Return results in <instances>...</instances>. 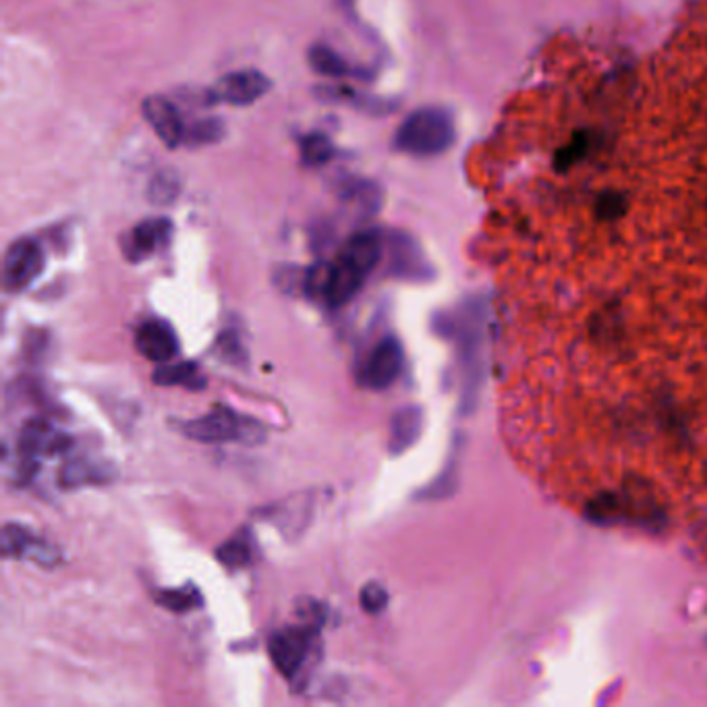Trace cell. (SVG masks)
<instances>
[{
    "mask_svg": "<svg viewBox=\"0 0 707 707\" xmlns=\"http://www.w3.org/2000/svg\"><path fill=\"white\" fill-rule=\"evenodd\" d=\"M175 196H177V182L173 181L168 175H164L162 179L152 185V198L158 203H170Z\"/></svg>",
    "mask_w": 707,
    "mask_h": 707,
    "instance_id": "23",
    "label": "cell"
},
{
    "mask_svg": "<svg viewBox=\"0 0 707 707\" xmlns=\"http://www.w3.org/2000/svg\"><path fill=\"white\" fill-rule=\"evenodd\" d=\"M156 602L170 612H189L202 606V593L193 586L177 587V589H161L156 593Z\"/></svg>",
    "mask_w": 707,
    "mask_h": 707,
    "instance_id": "17",
    "label": "cell"
},
{
    "mask_svg": "<svg viewBox=\"0 0 707 707\" xmlns=\"http://www.w3.org/2000/svg\"><path fill=\"white\" fill-rule=\"evenodd\" d=\"M46 266L44 247L36 239H20L7 249L2 263V284L7 293H21L40 279Z\"/></svg>",
    "mask_w": 707,
    "mask_h": 707,
    "instance_id": "6",
    "label": "cell"
},
{
    "mask_svg": "<svg viewBox=\"0 0 707 707\" xmlns=\"http://www.w3.org/2000/svg\"><path fill=\"white\" fill-rule=\"evenodd\" d=\"M17 446L23 459L20 478L23 482H30L32 478H36L42 459L64 452L71 446V438L48 420L34 417L21 427Z\"/></svg>",
    "mask_w": 707,
    "mask_h": 707,
    "instance_id": "4",
    "label": "cell"
},
{
    "mask_svg": "<svg viewBox=\"0 0 707 707\" xmlns=\"http://www.w3.org/2000/svg\"><path fill=\"white\" fill-rule=\"evenodd\" d=\"M143 117L152 125L162 143L177 148L185 140L181 113L164 96H150L143 101Z\"/></svg>",
    "mask_w": 707,
    "mask_h": 707,
    "instance_id": "12",
    "label": "cell"
},
{
    "mask_svg": "<svg viewBox=\"0 0 707 707\" xmlns=\"http://www.w3.org/2000/svg\"><path fill=\"white\" fill-rule=\"evenodd\" d=\"M170 231L173 226L166 219H152L135 224L122 239V251L131 262H142L168 243Z\"/></svg>",
    "mask_w": 707,
    "mask_h": 707,
    "instance_id": "11",
    "label": "cell"
},
{
    "mask_svg": "<svg viewBox=\"0 0 707 707\" xmlns=\"http://www.w3.org/2000/svg\"><path fill=\"white\" fill-rule=\"evenodd\" d=\"M320 625L322 623H318V621H309L307 625L286 627L270 637L268 653H270L272 664L283 676L293 679L302 670Z\"/></svg>",
    "mask_w": 707,
    "mask_h": 707,
    "instance_id": "5",
    "label": "cell"
},
{
    "mask_svg": "<svg viewBox=\"0 0 707 707\" xmlns=\"http://www.w3.org/2000/svg\"><path fill=\"white\" fill-rule=\"evenodd\" d=\"M360 604H362L364 612H367V614H380V612H385L386 606H388V591H386V587L380 586V584H367L362 589Z\"/></svg>",
    "mask_w": 707,
    "mask_h": 707,
    "instance_id": "22",
    "label": "cell"
},
{
    "mask_svg": "<svg viewBox=\"0 0 707 707\" xmlns=\"http://www.w3.org/2000/svg\"><path fill=\"white\" fill-rule=\"evenodd\" d=\"M424 432V411L415 404L399 409L390 420V436L388 450L390 455H403L411 446L420 440Z\"/></svg>",
    "mask_w": 707,
    "mask_h": 707,
    "instance_id": "13",
    "label": "cell"
},
{
    "mask_svg": "<svg viewBox=\"0 0 707 707\" xmlns=\"http://www.w3.org/2000/svg\"><path fill=\"white\" fill-rule=\"evenodd\" d=\"M179 432L182 436L203 445H219V443L260 445L266 438V429L260 422L245 417L224 404L214 406L210 413H205L198 420L181 422Z\"/></svg>",
    "mask_w": 707,
    "mask_h": 707,
    "instance_id": "3",
    "label": "cell"
},
{
    "mask_svg": "<svg viewBox=\"0 0 707 707\" xmlns=\"http://www.w3.org/2000/svg\"><path fill=\"white\" fill-rule=\"evenodd\" d=\"M216 556L228 568H243L251 563V544L247 538L235 535L216 550Z\"/></svg>",
    "mask_w": 707,
    "mask_h": 707,
    "instance_id": "19",
    "label": "cell"
},
{
    "mask_svg": "<svg viewBox=\"0 0 707 707\" xmlns=\"http://www.w3.org/2000/svg\"><path fill=\"white\" fill-rule=\"evenodd\" d=\"M219 346H221V351H223L224 357H228L231 362H239V360H241V344H239L237 337H235L233 332L223 334V337L219 339Z\"/></svg>",
    "mask_w": 707,
    "mask_h": 707,
    "instance_id": "24",
    "label": "cell"
},
{
    "mask_svg": "<svg viewBox=\"0 0 707 707\" xmlns=\"http://www.w3.org/2000/svg\"><path fill=\"white\" fill-rule=\"evenodd\" d=\"M403 369V346L394 337H386L372 351L364 367V385L372 390H386L394 385Z\"/></svg>",
    "mask_w": 707,
    "mask_h": 707,
    "instance_id": "8",
    "label": "cell"
},
{
    "mask_svg": "<svg viewBox=\"0 0 707 707\" xmlns=\"http://www.w3.org/2000/svg\"><path fill=\"white\" fill-rule=\"evenodd\" d=\"M224 127L223 122L214 121V119H205V121L196 122L189 131H185V140L191 143H212L223 138Z\"/></svg>",
    "mask_w": 707,
    "mask_h": 707,
    "instance_id": "21",
    "label": "cell"
},
{
    "mask_svg": "<svg viewBox=\"0 0 707 707\" xmlns=\"http://www.w3.org/2000/svg\"><path fill=\"white\" fill-rule=\"evenodd\" d=\"M115 478V469L106 463H94L90 459H73L59 471V485L75 490L81 485L106 484Z\"/></svg>",
    "mask_w": 707,
    "mask_h": 707,
    "instance_id": "14",
    "label": "cell"
},
{
    "mask_svg": "<svg viewBox=\"0 0 707 707\" xmlns=\"http://www.w3.org/2000/svg\"><path fill=\"white\" fill-rule=\"evenodd\" d=\"M392 258H394L392 260V263H394V272L399 276H409V279L422 281V279H429V274H432V268L425 262L424 256L420 254V249L411 241L394 245Z\"/></svg>",
    "mask_w": 707,
    "mask_h": 707,
    "instance_id": "16",
    "label": "cell"
},
{
    "mask_svg": "<svg viewBox=\"0 0 707 707\" xmlns=\"http://www.w3.org/2000/svg\"><path fill=\"white\" fill-rule=\"evenodd\" d=\"M2 556L4 558H32L44 566H55L61 561L59 550L40 540L27 527L7 523L2 529Z\"/></svg>",
    "mask_w": 707,
    "mask_h": 707,
    "instance_id": "7",
    "label": "cell"
},
{
    "mask_svg": "<svg viewBox=\"0 0 707 707\" xmlns=\"http://www.w3.org/2000/svg\"><path fill=\"white\" fill-rule=\"evenodd\" d=\"M154 382L158 386H185L189 390H200L205 386L200 367L193 362H179V364H162L154 372Z\"/></svg>",
    "mask_w": 707,
    "mask_h": 707,
    "instance_id": "15",
    "label": "cell"
},
{
    "mask_svg": "<svg viewBox=\"0 0 707 707\" xmlns=\"http://www.w3.org/2000/svg\"><path fill=\"white\" fill-rule=\"evenodd\" d=\"M332 156L334 145L322 133H314L302 142V158L307 166H323L326 162L332 161Z\"/></svg>",
    "mask_w": 707,
    "mask_h": 707,
    "instance_id": "20",
    "label": "cell"
},
{
    "mask_svg": "<svg viewBox=\"0 0 707 707\" xmlns=\"http://www.w3.org/2000/svg\"><path fill=\"white\" fill-rule=\"evenodd\" d=\"M309 62L314 71H318L323 78H343L349 73V64L344 62L343 57L323 44H318L309 50Z\"/></svg>",
    "mask_w": 707,
    "mask_h": 707,
    "instance_id": "18",
    "label": "cell"
},
{
    "mask_svg": "<svg viewBox=\"0 0 707 707\" xmlns=\"http://www.w3.org/2000/svg\"><path fill=\"white\" fill-rule=\"evenodd\" d=\"M380 258L382 237L376 231L357 233L334 262L320 263L307 272L305 291L322 297L330 307H343L360 293Z\"/></svg>",
    "mask_w": 707,
    "mask_h": 707,
    "instance_id": "1",
    "label": "cell"
},
{
    "mask_svg": "<svg viewBox=\"0 0 707 707\" xmlns=\"http://www.w3.org/2000/svg\"><path fill=\"white\" fill-rule=\"evenodd\" d=\"M457 131L452 115L438 108V106H425L415 113H411L403 125L397 129V148L420 158L440 156L455 143Z\"/></svg>",
    "mask_w": 707,
    "mask_h": 707,
    "instance_id": "2",
    "label": "cell"
},
{
    "mask_svg": "<svg viewBox=\"0 0 707 707\" xmlns=\"http://www.w3.org/2000/svg\"><path fill=\"white\" fill-rule=\"evenodd\" d=\"M135 346L148 362L154 364H168L181 353L175 328L164 320L143 322L135 332Z\"/></svg>",
    "mask_w": 707,
    "mask_h": 707,
    "instance_id": "9",
    "label": "cell"
},
{
    "mask_svg": "<svg viewBox=\"0 0 707 707\" xmlns=\"http://www.w3.org/2000/svg\"><path fill=\"white\" fill-rule=\"evenodd\" d=\"M270 90V80L256 71V69H243L224 75L223 80L214 85L216 101L233 104V106H247L254 104L258 98Z\"/></svg>",
    "mask_w": 707,
    "mask_h": 707,
    "instance_id": "10",
    "label": "cell"
}]
</instances>
